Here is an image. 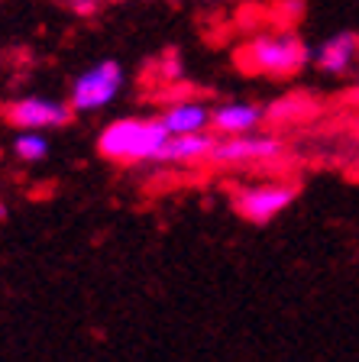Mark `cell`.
I'll use <instances>...</instances> for the list:
<instances>
[{"label":"cell","mask_w":359,"mask_h":362,"mask_svg":"<svg viewBox=\"0 0 359 362\" xmlns=\"http://www.w3.org/2000/svg\"><path fill=\"white\" fill-rule=\"evenodd\" d=\"M165 139H169V129L162 127V120L123 117L101 129L98 152L110 162H156Z\"/></svg>","instance_id":"cell-1"},{"label":"cell","mask_w":359,"mask_h":362,"mask_svg":"<svg viewBox=\"0 0 359 362\" xmlns=\"http://www.w3.org/2000/svg\"><path fill=\"white\" fill-rule=\"evenodd\" d=\"M311 62L307 45L292 33H272V36H256L249 45L239 49V68L249 75L288 78Z\"/></svg>","instance_id":"cell-2"},{"label":"cell","mask_w":359,"mask_h":362,"mask_svg":"<svg viewBox=\"0 0 359 362\" xmlns=\"http://www.w3.org/2000/svg\"><path fill=\"white\" fill-rule=\"evenodd\" d=\"M120 88H123V68H120V62L104 59L75 78L68 104H72L75 113H94V110H101V107L113 104Z\"/></svg>","instance_id":"cell-3"},{"label":"cell","mask_w":359,"mask_h":362,"mask_svg":"<svg viewBox=\"0 0 359 362\" xmlns=\"http://www.w3.org/2000/svg\"><path fill=\"white\" fill-rule=\"evenodd\" d=\"M295 197H298V185L292 181H259V185L239 188L233 194V207L249 223H269L285 207H292Z\"/></svg>","instance_id":"cell-4"},{"label":"cell","mask_w":359,"mask_h":362,"mask_svg":"<svg viewBox=\"0 0 359 362\" xmlns=\"http://www.w3.org/2000/svg\"><path fill=\"white\" fill-rule=\"evenodd\" d=\"M285 152L282 139L269 133H239V136H217L210 162L217 165H256V162H275Z\"/></svg>","instance_id":"cell-5"},{"label":"cell","mask_w":359,"mask_h":362,"mask_svg":"<svg viewBox=\"0 0 359 362\" xmlns=\"http://www.w3.org/2000/svg\"><path fill=\"white\" fill-rule=\"evenodd\" d=\"M10 127L16 129H62L72 123L75 110L68 100H52V98H20L13 104L4 107Z\"/></svg>","instance_id":"cell-6"},{"label":"cell","mask_w":359,"mask_h":362,"mask_svg":"<svg viewBox=\"0 0 359 362\" xmlns=\"http://www.w3.org/2000/svg\"><path fill=\"white\" fill-rule=\"evenodd\" d=\"M262 120H266V107L249 104V100H227L220 107H210V129L217 136L253 133Z\"/></svg>","instance_id":"cell-7"},{"label":"cell","mask_w":359,"mask_h":362,"mask_svg":"<svg viewBox=\"0 0 359 362\" xmlns=\"http://www.w3.org/2000/svg\"><path fill=\"white\" fill-rule=\"evenodd\" d=\"M214 146H217V136L204 133H185V136H169L165 146L159 149L156 162H165V165H201L214 156Z\"/></svg>","instance_id":"cell-8"},{"label":"cell","mask_w":359,"mask_h":362,"mask_svg":"<svg viewBox=\"0 0 359 362\" xmlns=\"http://www.w3.org/2000/svg\"><path fill=\"white\" fill-rule=\"evenodd\" d=\"M311 59L327 75H343V71L353 68V62L359 59V36L356 33H334L330 39H324L317 45Z\"/></svg>","instance_id":"cell-9"},{"label":"cell","mask_w":359,"mask_h":362,"mask_svg":"<svg viewBox=\"0 0 359 362\" xmlns=\"http://www.w3.org/2000/svg\"><path fill=\"white\" fill-rule=\"evenodd\" d=\"M159 120L169 129V136L204 133V129H210V107L201 104V100H175Z\"/></svg>","instance_id":"cell-10"},{"label":"cell","mask_w":359,"mask_h":362,"mask_svg":"<svg viewBox=\"0 0 359 362\" xmlns=\"http://www.w3.org/2000/svg\"><path fill=\"white\" fill-rule=\"evenodd\" d=\"M311 113H314V100L304 98V94H288V98H278L266 107V120L292 123V120H304Z\"/></svg>","instance_id":"cell-11"},{"label":"cell","mask_w":359,"mask_h":362,"mask_svg":"<svg viewBox=\"0 0 359 362\" xmlns=\"http://www.w3.org/2000/svg\"><path fill=\"white\" fill-rule=\"evenodd\" d=\"M13 152L26 165H39L49 156V139L42 136V129H20V136L13 139Z\"/></svg>","instance_id":"cell-12"},{"label":"cell","mask_w":359,"mask_h":362,"mask_svg":"<svg viewBox=\"0 0 359 362\" xmlns=\"http://www.w3.org/2000/svg\"><path fill=\"white\" fill-rule=\"evenodd\" d=\"M162 75L169 78V81H175V78H181V59L175 52H169L162 59Z\"/></svg>","instance_id":"cell-13"},{"label":"cell","mask_w":359,"mask_h":362,"mask_svg":"<svg viewBox=\"0 0 359 362\" xmlns=\"http://www.w3.org/2000/svg\"><path fill=\"white\" fill-rule=\"evenodd\" d=\"M98 4H101V0H68V7L75 10L78 16H91L94 10H98Z\"/></svg>","instance_id":"cell-14"}]
</instances>
